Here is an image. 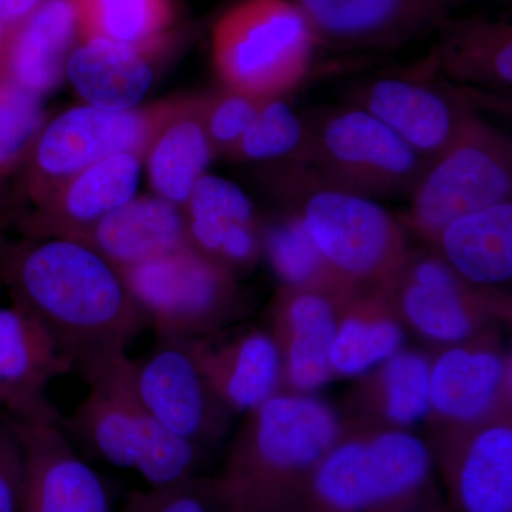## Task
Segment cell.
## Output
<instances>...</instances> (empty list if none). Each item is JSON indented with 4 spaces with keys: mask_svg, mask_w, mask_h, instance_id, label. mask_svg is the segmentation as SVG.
I'll return each instance as SVG.
<instances>
[{
    "mask_svg": "<svg viewBox=\"0 0 512 512\" xmlns=\"http://www.w3.org/2000/svg\"><path fill=\"white\" fill-rule=\"evenodd\" d=\"M0 286L87 384L147 325L119 269L79 239L0 231Z\"/></svg>",
    "mask_w": 512,
    "mask_h": 512,
    "instance_id": "1",
    "label": "cell"
},
{
    "mask_svg": "<svg viewBox=\"0 0 512 512\" xmlns=\"http://www.w3.org/2000/svg\"><path fill=\"white\" fill-rule=\"evenodd\" d=\"M87 386L86 397L60 421L73 443L113 466L136 471L150 487L191 478L197 446L170 433L144 406L128 355Z\"/></svg>",
    "mask_w": 512,
    "mask_h": 512,
    "instance_id": "2",
    "label": "cell"
},
{
    "mask_svg": "<svg viewBox=\"0 0 512 512\" xmlns=\"http://www.w3.org/2000/svg\"><path fill=\"white\" fill-rule=\"evenodd\" d=\"M264 180L295 208L336 274L375 278L399 266L402 229L373 198L330 184L305 164L268 165Z\"/></svg>",
    "mask_w": 512,
    "mask_h": 512,
    "instance_id": "3",
    "label": "cell"
},
{
    "mask_svg": "<svg viewBox=\"0 0 512 512\" xmlns=\"http://www.w3.org/2000/svg\"><path fill=\"white\" fill-rule=\"evenodd\" d=\"M320 47L292 0H235L211 30L212 66L221 86L261 99L298 89Z\"/></svg>",
    "mask_w": 512,
    "mask_h": 512,
    "instance_id": "4",
    "label": "cell"
},
{
    "mask_svg": "<svg viewBox=\"0 0 512 512\" xmlns=\"http://www.w3.org/2000/svg\"><path fill=\"white\" fill-rule=\"evenodd\" d=\"M180 99L181 96H175L123 111L82 104L46 120L33 141L20 177L19 218L89 165L120 153L144 157Z\"/></svg>",
    "mask_w": 512,
    "mask_h": 512,
    "instance_id": "5",
    "label": "cell"
},
{
    "mask_svg": "<svg viewBox=\"0 0 512 512\" xmlns=\"http://www.w3.org/2000/svg\"><path fill=\"white\" fill-rule=\"evenodd\" d=\"M302 164L369 198L409 194L429 161L372 113L346 103L308 114Z\"/></svg>",
    "mask_w": 512,
    "mask_h": 512,
    "instance_id": "6",
    "label": "cell"
},
{
    "mask_svg": "<svg viewBox=\"0 0 512 512\" xmlns=\"http://www.w3.org/2000/svg\"><path fill=\"white\" fill-rule=\"evenodd\" d=\"M409 194L410 222L433 238L457 218L511 201L510 138L477 114L429 161Z\"/></svg>",
    "mask_w": 512,
    "mask_h": 512,
    "instance_id": "7",
    "label": "cell"
},
{
    "mask_svg": "<svg viewBox=\"0 0 512 512\" xmlns=\"http://www.w3.org/2000/svg\"><path fill=\"white\" fill-rule=\"evenodd\" d=\"M120 272L157 338L192 340L231 301V271L188 244Z\"/></svg>",
    "mask_w": 512,
    "mask_h": 512,
    "instance_id": "8",
    "label": "cell"
},
{
    "mask_svg": "<svg viewBox=\"0 0 512 512\" xmlns=\"http://www.w3.org/2000/svg\"><path fill=\"white\" fill-rule=\"evenodd\" d=\"M433 76L427 56L403 72L363 80L350 92L349 103L372 113L431 161L477 116L473 93Z\"/></svg>",
    "mask_w": 512,
    "mask_h": 512,
    "instance_id": "9",
    "label": "cell"
},
{
    "mask_svg": "<svg viewBox=\"0 0 512 512\" xmlns=\"http://www.w3.org/2000/svg\"><path fill=\"white\" fill-rule=\"evenodd\" d=\"M430 468L427 448L406 433L336 448L316 477L319 494L340 510L355 511L413 490Z\"/></svg>",
    "mask_w": 512,
    "mask_h": 512,
    "instance_id": "10",
    "label": "cell"
},
{
    "mask_svg": "<svg viewBox=\"0 0 512 512\" xmlns=\"http://www.w3.org/2000/svg\"><path fill=\"white\" fill-rule=\"evenodd\" d=\"M320 46L342 52L396 49L450 18L441 0H292Z\"/></svg>",
    "mask_w": 512,
    "mask_h": 512,
    "instance_id": "11",
    "label": "cell"
},
{
    "mask_svg": "<svg viewBox=\"0 0 512 512\" xmlns=\"http://www.w3.org/2000/svg\"><path fill=\"white\" fill-rule=\"evenodd\" d=\"M141 359H131L134 389L161 424L188 443L208 436L217 412L212 389L194 349V340L157 338Z\"/></svg>",
    "mask_w": 512,
    "mask_h": 512,
    "instance_id": "12",
    "label": "cell"
},
{
    "mask_svg": "<svg viewBox=\"0 0 512 512\" xmlns=\"http://www.w3.org/2000/svg\"><path fill=\"white\" fill-rule=\"evenodd\" d=\"M12 423L23 454L22 512H111L106 485L62 424Z\"/></svg>",
    "mask_w": 512,
    "mask_h": 512,
    "instance_id": "13",
    "label": "cell"
},
{
    "mask_svg": "<svg viewBox=\"0 0 512 512\" xmlns=\"http://www.w3.org/2000/svg\"><path fill=\"white\" fill-rule=\"evenodd\" d=\"M190 35L185 25L148 45L80 35L67 60L66 79L83 104L103 110L136 109L154 82L158 64L173 56Z\"/></svg>",
    "mask_w": 512,
    "mask_h": 512,
    "instance_id": "14",
    "label": "cell"
},
{
    "mask_svg": "<svg viewBox=\"0 0 512 512\" xmlns=\"http://www.w3.org/2000/svg\"><path fill=\"white\" fill-rule=\"evenodd\" d=\"M73 372L69 360L32 316L10 305L0 308V409L20 423L62 421L47 396L57 377Z\"/></svg>",
    "mask_w": 512,
    "mask_h": 512,
    "instance_id": "15",
    "label": "cell"
},
{
    "mask_svg": "<svg viewBox=\"0 0 512 512\" xmlns=\"http://www.w3.org/2000/svg\"><path fill=\"white\" fill-rule=\"evenodd\" d=\"M143 156L120 153L89 165L23 212L13 234L73 238L136 197Z\"/></svg>",
    "mask_w": 512,
    "mask_h": 512,
    "instance_id": "16",
    "label": "cell"
},
{
    "mask_svg": "<svg viewBox=\"0 0 512 512\" xmlns=\"http://www.w3.org/2000/svg\"><path fill=\"white\" fill-rule=\"evenodd\" d=\"M188 245L225 268L248 266L261 248L254 204L237 184L205 174L183 207Z\"/></svg>",
    "mask_w": 512,
    "mask_h": 512,
    "instance_id": "17",
    "label": "cell"
},
{
    "mask_svg": "<svg viewBox=\"0 0 512 512\" xmlns=\"http://www.w3.org/2000/svg\"><path fill=\"white\" fill-rule=\"evenodd\" d=\"M79 36L74 0H46L0 46V74L43 99L66 79Z\"/></svg>",
    "mask_w": 512,
    "mask_h": 512,
    "instance_id": "18",
    "label": "cell"
},
{
    "mask_svg": "<svg viewBox=\"0 0 512 512\" xmlns=\"http://www.w3.org/2000/svg\"><path fill=\"white\" fill-rule=\"evenodd\" d=\"M241 450L274 470L305 467L338 437V420L325 404L306 397H271L255 410Z\"/></svg>",
    "mask_w": 512,
    "mask_h": 512,
    "instance_id": "19",
    "label": "cell"
},
{
    "mask_svg": "<svg viewBox=\"0 0 512 512\" xmlns=\"http://www.w3.org/2000/svg\"><path fill=\"white\" fill-rule=\"evenodd\" d=\"M439 42L429 59L448 83L466 90L510 92L512 26L507 20L477 15L447 18L437 28Z\"/></svg>",
    "mask_w": 512,
    "mask_h": 512,
    "instance_id": "20",
    "label": "cell"
},
{
    "mask_svg": "<svg viewBox=\"0 0 512 512\" xmlns=\"http://www.w3.org/2000/svg\"><path fill=\"white\" fill-rule=\"evenodd\" d=\"M73 238L119 271L188 244L183 208L154 194H137Z\"/></svg>",
    "mask_w": 512,
    "mask_h": 512,
    "instance_id": "21",
    "label": "cell"
},
{
    "mask_svg": "<svg viewBox=\"0 0 512 512\" xmlns=\"http://www.w3.org/2000/svg\"><path fill=\"white\" fill-rule=\"evenodd\" d=\"M215 158L205 130L202 94H194L181 96L177 109L148 146L143 168L153 194L183 208Z\"/></svg>",
    "mask_w": 512,
    "mask_h": 512,
    "instance_id": "22",
    "label": "cell"
},
{
    "mask_svg": "<svg viewBox=\"0 0 512 512\" xmlns=\"http://www.w3.org/2000/svg\"><path fill=\"white\" fill-rule=\"evenodd\" d=\"M437 238L447 265L467 281L497 285L511 278V201L457 218Z\"/></svg>",
    "mask_w": 512,
    "mask_h": 512,
    "instance_id": "23",
    "label": "cell"
},
{
    "mask_svg": "<svg viewBox=\"0 0 512 512\" xmlns=\"http://www.w3.org/2000/svg\"><path fill=\"white\" fill-rule=\"evenodd\" d=\"M194 349L222 403L237 410H256L271 399L281 362L278 349L268 336L249 333L217 352L197 342Z\"/></svg>",
    "mask_w": 512,
    "mask_h": 512,
    "instance_id": "24",
    "label": "cell"
},
{
    "mask_svg": "<svg viewBox=\"0 0 512 512\" xmlns=\"http://www.w3.org/2000/svg\"><path fill=\"white\" fill-rule=\"evenodd\" d=\"M403 309L420 332L441 342H460L473 329L458 276L443 259L427 256L414 262Z\"/></svg>",
    "mask_w": 512,
    "mask_h": 512,
    "instance_id": "25",
    "label": "cell"
},
{
    "mask_svg": "<svg viewBox=\"0 0 512 512\" xmlns=\"http://www.w3.org/2000/svg\"><path fill=\"white\" fill-rule=\"evenodd\" d=\"M46 123L43 101L0 74V231L19 220V183L30 148Z\"/></svg>",
    "mask_w": 512,
    "mask_h": 512,
    "instance_id": "26",
    "label": "cell"
},
{
    "mask_svg": "<svg viewBox=\"0 0 512 512\" xmlns=\"http://www.w3.org/2000/svg\"><path fill=\"white\" fill-rule=\"evenodd\" d=\"M503 379V360L494 353L448 350L431 369V404L451 419H477L493 403Z\"/></svg>",
    "mask_w": 512,
    "mask_h": 512,
    "instance_id": "27",
    "label": "cell"
},
{
    "mask_svg": "<svg viewBox=\"0 0 512 512\" xmlns=\"http://www.w3.org/2000/svg\"><path fill=\"white\" fill-rule=\"evenodd\" d=\"M80 35L148 45L180 29L177 0H74Z\"/></svg>",
    "mask_w": 512,
    "mask_h": 512,
    "instance_id": "28",
    "label": "cell"
},
{
    "mask_svg": "<svg viewBox=\"0 0 512 512\" xmlns=\"http://www.w3.org/2000/svg\"><path fill=\"white\" fill-rule=\"evenodd\" d=\"M293 329L289 376L301 389H316L328 380L335 342L336 319L332 303L315 292L299 293L289 306Z\"/></svg>",
    "mask_w": 512,
    "mask_h": 512,
    "instance_id": "29",
    "label": "cell"
},
{
    "mask_svg": "<svg viewBox=\"0 0 512 512\" xmlns=\"http://www.w3.org/2000/svg\"><path fill=\"white\" fill-rule=\"evenodd\" d=\"M460 493L468 512H511L510 427H491L477 437L464 460Z\"/></svg>",
    "mask_w": 512,
    "mask_h": 512,
    "instance_id": "30",
    "label": "cell"
},
{
    "mask_svg": "<svg viewBox=\"0 0 512 512\" xmlns=\"http://www.w3.org/2000/svg\"><path fill=\"white\" fill-rule=\"evenodd\" d=\"M308 146L306 117L286 97L265 99L228 160L238 163L302 164Z\"/></svg>",
    "mask_w": 512,
    "mask_h": 512,
    "instance_id": "31",
    "label": "cell"
},
{
    "mask_svg": "<svg viewBox=\"0 0 512 512\" xmlns=\"http://www.w3.org/2000/svg\"><path fill=\"white\" fill-rule=\"evenodd\" d=\"M261 245L275 274L286 285L301 288L332 271L295 212L266 225Z\"/></svg>",
    "mask_w": 512,
    "mask_h": 512,
    "instance_id": "32",
    "label": "cell"
},
{
    "mask_svg": "<svg viewBox=\"0 0 512 512\" xmlns=\"http://www.w3.org/2000/svg\"><path fill=\"white\" fill-rule=\"evenodd\" d=\"M402 343V329L390 320L349 319L336 332L330 363L343 375H360L396 355Z\"/></svg>",
    "mask_w": 512,
    "mask_h": 512,
    "instance_id": "33",
    "label": "cell"
},
{
    "mask_svg": "<svg viewBox=\"0 0 512 512\" xmlns=\"http://www.w3.org/2000/svg\"><path fill=\"white\" fill-rule=\"evenodd\" d=\"M431 369L416 353H396L384 370L386 409L390 419L402 424L420 420L431 404Z\"/></svg>",
    "mask_w": 512,
    "mask_h": 512,
    "instance_id": "34",
    "label": "cell"
},
{
    "mask_svg": "<svg viewBox=\"0 0 512 512\" xmlns=\"http://www.w3.org/2000/svg\"><path fill=\"white\" fill-rule=\"evenodd\" d=\"M264 100L228 87H221L218 92L202 94L205 130L210 137L215 156H229L247 133Z\"/></svg>",
    "mask_w": 512,
    "mask_h": 512,
    "instance_id": "35",
    "label": "cell"
},
{
    "mask_svg": "<svg viewBox=\"0 0 512 512\" xmlns=\"http://www.w3.org/2000/svg\"><path fill=\"white\" fill-rule=\"evenodd\" d=\"M121 512H210L205 498L190 478L178 483L150 487L128 495Z\"/></svg>",
    "mask_w": 512,
    "mask_h": 512,
    "instance_id": "36",
    "label": "cell"
},
{
    "mask_svg": "<svg viewBox=\"0 0 512 512\" xmlns=\"http://www.w3.org/2000/svg\"><path fill=\"white\" fill-rule=\"evenodd\" d=\"M23 454L8 416H0V512H22Z\"/></svg>",
    "mask_w": 512,
    "mask_h": 512,
    "instance_id": "37",
    "label": "cell"
},
{
    "mask_svg": "<svg viewBox=\"0 0 512 512\" xmlns=\"http://www.w3.org/2000/svg\"><path fill=\"white\" fill-rule=\"evenodd\" d=\"M46 0H0V46Z\"/></svg>",
    "mask_w": 512,
    "mask_h": 512,
    "instance_id": "38",
    "label": "cell"
},
{
    "mask_svg": "<svg viewBox=\"0 0 512 512\" xmlns=\"http://www.w3.org/2000/svg\"><path fill=\"white\" fill-rule=\"evenodd\" d=\"M441 2L446 3V5L453 9L454 6L461 5V3L466 2V0H441Z\"/></svg>",
    "mask_w": 512,
    "mask_h": 512,
    "instance_id": "39",
    "label": "cell"
}]
</instances>
